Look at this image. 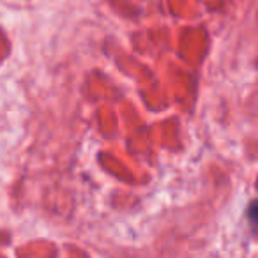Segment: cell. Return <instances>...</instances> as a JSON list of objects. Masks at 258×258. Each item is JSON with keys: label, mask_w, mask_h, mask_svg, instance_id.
<instances>
[{"label": "cell", "mask_w": 258, "mask_h": 258, "mask_svg": "<svg viewBox=\"0 0 258 258\" xmlns=\"http://www.w3.org/2000/svg\"><path fill=\"white\" fill-rule=\"evenodd\" d=\"M247 214H249V219H251V221H253L254 225H258V202H254V204L251 205V207H249V212H247Z\"/></svg>", "instance_id": "cell-1"}]
</instances>
